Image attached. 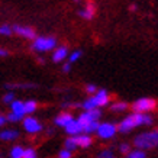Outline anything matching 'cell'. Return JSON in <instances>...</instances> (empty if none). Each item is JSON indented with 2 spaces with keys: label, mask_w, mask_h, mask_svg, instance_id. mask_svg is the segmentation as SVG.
Here are the masks:
<instances>
[{
  "label": "cell",
  "mask_w": 158,
  "mask_h": 158,
  "mask_svg": "<svg viewBox=\"0 0 158 158\" xmlns=\"http://www.w3.org/2000/svg\"><path fill=\"white\" fill-rule=\"evenodd\" d=\"M6 120H7V119H6L5 116H3V115H0V128H2V126H3V125L6 123Z\"/></svg>",
  "instance_id": "cell-33"
},
{
  "label": "cell",
  "mask_w": 158,
  "mask_h": 158,
  "mask_svg": "<svg viewBox=\"0 0 158 158\" xmlns=\"http://www.w3.org/2000/svg\"><path fill=\"white\" fill-rule=\"evenodd\" d=\"M74 2H76V3H80V2H81V0H74Z\"/></svg>",
  "instance_id": "cell-35"
},
{
  "label": "cell",
  "mask_w": 158,
  "mask_h": 158,
  "mask_svg": "<svg viewBox=\"0 0 158 158\" xmlns=\"http://www.w3.org/2000/svg\"><path fill=\"white\" fill-rule=\"evenodd\" d=\"M71 139L74 141L77 148H89L93 144V139H91L90 134H77V135H71Z\"/></svg>",
  "instance_id": "cell-8"
},
{
  "label": "cell",
  "mask_w": 158,
  "mask_h": 158,
  "mask_svg": "<svg viewBox=\"0 0 158 158\" xmlns=\"http://www.w3.org/2000/svg\"><path fill=\"white\" fill-rule=\"evenodd\" d=\"M73 119H74V118H73L71 113H68V112H61V113L55 118V120H54V122H55V125H57V126L64 128V126H65L67 123H70Z\"/></svg>",
  "instance_id": "cell-12"
},
{
  "label": "cell",
  "mask_w": 158,
  "mask_h": 158,
  "mask_svg": "<svg viewBox=\"0 0 158 158\" xmlns=\"http://www.w3.org/2000/svg\"><path fill=\"white\" fill-rule=\"evenodd\" d=\"M62 71H64V73H70V71H71V62H65V64L62 65Z\"/></svg>",
  "instance_id": "cell-31"
},
{
  "label": "cell",
  "mask_w": 158,
  "mask_h": 158,
  "mask_svg": "<svg viewBox=\"0 0 158 158\" xmlns=\"http://www.w3.org/2000/svg\"><path fill=\"white\" fill-rule=\"evenodd\" d=\"M67 55H68L67 47H58V48L52 52V61L54 62H61V61H64V60L67 58Z\"/></svg>",
  "instance_id": "cell-13"
},
{
  "label": "cell",
  "mask_w": 158,
  "mask_h": 158,
  "mask_svg": "<svg viewBox=\"0 0 158 158\" xmlns=\"http://www.w3.org/2000/svg\"><path fill=\"white\" fill-rule=\"evenodd\" d=\"M64 128H65V132H67L68 135H77V134H80V132H83L81 125L78 123V120H76V119H73L71 122L67 123Z\"/></svg>",
  "instance_id": "cell-14"
},
{
  "label": "cell",
  "mask_w": 158,
  "mask_h": 158,
  "mask_svg": "<svg viewBox=\"0 0 158 158\" xmlns=\"http://www.w3.org/2000/svg\"><path fill=\"white\" fill-rule=\"evenodd\" d=\"M99 157L100 158H113V152L110 151V149H105V151H102L99 154Z\"/></svg>",
  "instance_id": "cell-29"
},
{
  "label": "cell",
  "mask_w": 158,
  "mask_h": 158,
  "mask_svg": "<svg viewBox=\"0 0 158 158\" xmlns=\"http://www.w3.org/2000/svg\"><path fill=\"white\" fill-rule=\"evenodd\" d=\"M22 120H23V128L28 134H38L42 131V125L38 122V119H35L32 116H28L26 119Z\"/></svg>",
  "instance_id": "cell-9"
},
{
  "label": "cell",
  "mask_w": 158,
  "mask_h": 158,
  "mask_svg": "<svg viewBox=\"0 0 158 158\" xmlns=\"http://www.w3.org/2000/svg\"><path fill=\"white\" fill-rule=\"evenodd\" d=\"M94 15H96V5L93 2H89L86 7L80 10V16L86 20H91L94 18Z\"/></svg>",
  "instance_id": "cell-11"
},
{
  "label": "cell",
  "mask_w": 158,
  "mask_h": 158,
  "mask_svg": "<svg viewBox=\"0 0 158 158\" xmlns=\"http://www.w3.org/2000/svg\"><path fill=\"white\" fill-rule=\"evenodd\" d=\"M65 148H67V149H70L71 152H73V151H76V149H77L76 144H74V141H73L71 138H68L67 141H65Z\"/></svg>",
  "instance_id": "cell-27"
},
{
  "label": "cell",
  "mask_w": 158,
  "mask_h": 158,
  "mask_svg": "<svg viewBox=\"0 0 158 158\" xmlns=\"http://www.w3.org/2000/svg\"><path fill=\"white\" fill-rule=\"evenodd\" d=\"M57 47V39L52 36H36L32 44V49L35 52H47L52 51Z\"/></svg>",
  "instance_id": "cell-4"
},
{
  "label": "cell",
  "mask_w": 158,
  "mask_h": 158,
  "mask_svg": "<svg viewBox=\"0 0 158 158\" xmlns=\"http://www.w3.org/2000/svg\"><path fill=\"white\" fill-rule=\"evenodd\" d=\"M36 157V151L34 148H26L22 152V158H35Z\"/></svg>",
  "instance_id": "cell-22"
},
{
  "label": "cell",
  "mask_w": 158,
  "mask_h": 158,
  "mask_svg": "<svg viewBox=\"0 0 158 158\" xmlns=\"http://www.w3.org/2000/svg\"><path fill=\"white\" fill-rule=\"evenodd\" d=\"M23 107H25V112H26V113H34L35 110L38 109V103L35 100H26L23 103Z\"/></svg>",
  "instance_id": "cell-17"
},
{
  "label": "cell",
  "mask_w": 158,
  "mask_h": 158,
  "mask_svg": "<svg viewBox=\"0 0 158 158\" xmlns=\"http://www.w3.org/2000/svg\"><path fill=\"white\" fill-rule=\"evenodd\" d=\"M13 34H16L18 36H22L25 39H35L36 38V32L34 28H29V26H22V25H15L12 26Z\"/></svg>",
  "instance_id": "cell-7"
},
{
  "label": "cell",
  "mask_w": 158,
  "mask_h": 158,
  "mask_svg": "<svg viewBox=\"0 0 158 158\" xmlns=\"http://www.w3.org/2000/svg\"><path fill=\"white\" fill-rule=\"evenodd\" d=\"M7 120H10V122H19V120L23 119V116L18 115V113H15V112H10L9 115H7V118H6Z\"/></svg>",
  "instance_id": "cell-23"
},
{
  "label": "cell",
  "mask_w": 158,
  "mask_h": 158,
  "mask_svg": "<svg viewBox=\"0 0 158 158\" xmlns=\"http://www.w3.org/2000/svg\"><path fill=\"white\" fill-rule=\"evenodd\" d=\"M9 55V52H7V49H5V48H0V57H7Z\"/></svg>",
  "instance_id": "cell-32"
},
{
  "label": "cell",
  "mask_w": 158,
  "mask_h": 158,
  "mask_svg": "<svg viewBox=\"0 0 158 158\" xmlns=\"http://www.w3.org/2000/svg\"><path fill=\"white\" fill-rule=\"evenodd\" d=\"M22 152H23V148L19 147V145H16V147L12 148V151H10V157L12 158H22Z\"/></svg>",
  "instance_id": "cell-20"
},
{
  "label": "cell",
  "mask_w": 158,
  "mask_h": 158,
  "mask_svg": "<svg viewBox=\"0 0 158 158\" xmlns=\"http://www.w3.org/2000/svg\"><path fill=\"white\" fill-rule=\"evenodd\" d=\"M134 145L136 148L144 149V151L155 148L158 145V132L154 129L152 132H144V134L135 136Z\"/></svg>",
  "instance_id": "cell-3"
},
{
  "label": "cell",
  "mask_w": 158,
  "mask_h": 158,
  "mask_svg": "<svg viewBox=\"0 0 158 158\" xmlns=\"http://www.w3.org/2000/svg\"><path fill=\"white\" fill-rule=\"evenodd\" d=\"M10 109H12V112H15V113H18V115L23 116L26 115V112H25V107H23V102L20 100H13L10 102Z\"/></svg>",
  "instance_id": "cell-15"
},
{
  "label": "cell",
  "mask_w": 158,
  "mask_h": 158,
  "mask_svg": "<svg viewBox=\"0 0 158 158\" xmlns=\"http://www.w3.org/2000/svg\"><path fill=\"white\" fill-rule=\"evenodd\" d=\"M18 136H19L18 131L6 129V131H3V132H0V139H2V141H15Z\"/></svg>",
  "instance_id": "cell-16"
},
{
  "label": "cell",
  "mask_w": 158,
  "mask_h": 158,
  "mask_svg": "<svg viewBox=\"0 0 158 158\" xmlns=\"http://www.w3.org/2000/svg\"><path fill=\"white\" fill-rule=\"evenodd\" d=\"M96 132L99 135V138L102 139H112L118 132L115 123H110V122H105V123H99L96 128Z\"/></svg>",
  "instance_id": "cell-6"
},
{
  "label": "cell",
  "mask_w": 158,
  "mask_h": 158,
  "mask_svg": "<svg viewBox=\"0 0 158 158\" xmlns=\"http://www.w3.org/2000/svg\"><path fill=\"white\" fill-rule=\"evenodd\" d=\"M128 107H129V106H128L126 102H115L113 105L110 106V109L113 110V112H123V110H126Z\"/></svg>",
  "instance_id": "cell-18"
},
{
  "label": "cell",
  "mask_w": 158,
  "mask_h": 158,
  "mask_svg": "<svg viewBox=\"0 0 158 158\" xmlns=\"http://www.w3.org/2000/svg\"><path fill=\"white\" fill-rule=\"evenodd\" d=\"M136 9H138V7H136V5L129 6V10H132V12H136Z\"/></svg>",
  "instance_id": "cell-34"
},
{
  "label": "cell",
  "mask_w": 158,
  "mask_h": 158,
  "mask_svg": "<svg viewBox=\"0 0 158 158\" xmlns=\"http://www.w3.org/2000/svg\"><path fill=\"white\" fill-rule=\"evenodd\" d=\"M154 119L152 116H149L148 113H142V112H134L132 115H129L128 118H125L122 122L119 123V126H116L119 132L122 134H128L132 129L142 126V125H152Z\"/></svg>",
  "instance_id": "cell-1"
},
{
  "label": "cell",
  "mask_w": 158,
  "mask_h": 158,
  "mask_svg": "<svg viewBox=\"0 0 158 158\" xmlns=\"http://www.w3.org/2000/svg\"><path fill=\"white\" fill-rule=\"evenodd\" d=\"M155 107H157V100L151 99V97H142V99L136 100L132 105L134 112H142V113H148V112L154 110Z\"/></svg>",
  "instance_id": "cell-5"
},
{
  "label": "cell",
  "mask_w": 158,
  "mask_h": 158,
  "mask_svg": "<svg viewBox=\"0 0 158 158\" xmlns=\"http://www.w3.org/2000/svg\"><path fill=\"white\" fill-rule=\"evenodd\" d=\"M58 157L60 158H71L73 157V152L71 151H70V149H61V151H60V154H58Z\"/></svg>",
  "instance_id": "cell-25"
},
{
  "label": "cell",
  "mask_w": 158,
  "mask_h": 158,
  "mask_svg": "<svg viewBox=\"0 0 158 158\" xmlns=\"http://www.w3.org/2000/svg\"><path fill=\"white\" fill-rule=\"evenodd\" d=\"M90 99L96 107L109 105V93L106 90H96V93H93V97H90Z\"/></svg>",
  "instance_id": "cell-10"
},
{
  "label": "cell",
  "mask_w": 158,
  "mask_h": 158,
  "mask_svg": "<svg viewBox=\"0 0 158 158\" xmlns=\"http://www.w3.org/2000/svg\"><path fill=\"white\" fill-rule=\"evenodd\" d=\"M12 34H13L12 26H9V25H0V35H3V36H10Z\"/></svg>",
  "instance_id": "cell-21"
},
{
  "label": "cell",
  "mask_w": 158,
  "mask_h": 158,
  "mask_svg": "<svg viewBox=\"0 0 158 158\" xmlns=\"http://www.w3.org/2000/svg\"><path fill=\"white\" fill-rule=\"evenodd\" d=\"M119 151L123 154V155H126V154L131 151V144H120L119 145Z\"/></svg>",
  "instance_id": "cell-28"
},
{
  "label": "cell",
  "mask_w": 158,
  "mask_h": 158,
  "mask_svg": "<svg viewBox=\"0 0 158 158\" xmlns=\"http://www.w3.org/2000/svg\"><path fill=\"white\" fill-rule=\"evenodd\" d=\"M97 90V87L94 86V84H87L86 86V91L89 93V94H93V93H96Z\"/></svg>",
  "instance_id": "cell-30"
},
{
  "label": "cell",
  "mask_w": 158,
  "mask_h": 158,
  "mask_svg": "<svg viewBox=\"0 0 158 158\" xmlns=\"http://www.w3.org/2000/svg\"><path fill=\"white\" fill-rule=\"evenodd\" d=\"M126 157L128 158H145L147 154H145L144 149L138 148V149H135V151H129V152L126 154Z\"/></svg>",
  "instance_id": "cell-19"
},
{
  "label": "cell",
  "mask_w": 158,
  "mask_h": 158,
  "mask_svg": "<svg viewBox=\"0 0 158 158\" xmlns=\"http://www.w3.org/2000/svg\"><path fill=\"white\" fill-rule=\"evenodd\" d=\"M80 58H81V51H74V52L68 57V62L73 64V62H76L77 60H80Z\"/></svg>",
  "instance_id": "cell-24"
},
{
  "label": "cell",
  "mask_w": 158,
  "mask_h": 158,
  "mask_svg": "<svg viewBox=\"0 0 158 158\" xmlns=\"http://www.w3.org/2000/svg\"><path fill=\"white\" fill-rule=\"evenodd\" d=\"M15 100V93L13 91H9V93H6L5 97H3V102L5 103H7V105H10V102Z\"/></svg>",
  "instance_id": "cell-26"
},
{
  "label": "cell",
  "mask_w": 158,
  "mask_h": 158,
  "mask_svg": "<svg viewBox=\"0 0 158 158\" xmlns=\"http://www.w3.org/2000/svg\"><path fill=\"white\" fill-rule=\"evenodd\" d=\"M102 116V112L97 107L90 110H84L81 115L78 116V123L81 125V129L84 134H91L96 132V128L99 125V119Z\"/></svg>",
  "instance_id": "cell-2"
}]
</instances>
